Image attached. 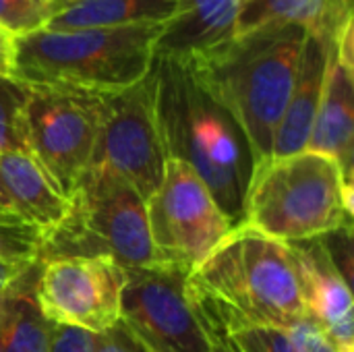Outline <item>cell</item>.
Returning a JSON list of instances; mask_svg holds the SVG:
<instances>
[{
  "instance_id": "obj_1",
  "label": "cell",
  "mask_w": 354,
  "mask_h": 352,
  "mask_svg": "<svg viewBox=\"0 0 354 352\" xmlns=\"http://www.w3.org/2000/svg\"><path fill=\"white\" fill-rule=\"evenodd\" d=\"M187 284L212 338L239 326L290 330L309 317L286 243L245 224L218 243Z\"/></svg>"
},
{
  "instance_id": "obj_2",
  "label": "cell",
  "mask_w": 354,
  "mask_h": 352,
  "mask_svg": "<svg viewBox=\"0 0 354 352\" xmlns=\"http://www.w3.org/2000/svg\"><path fill=\"white\" fill-rule=\"evenodd\" d=\"M305 35L307 29L295 23L268 25L185 60L197 83L243 131L253 166L272 158Z\"/></svg>"
},
{
  "instance_id": "obj_3",
  "label": "cell",
  "mask_w": 354,
  "mask_h": 352,
  "mask_svg": "<svg viewBox=\"0 0 354 352\" xmlns=\"http://www.w3.org/2000/svg\"><path fill=\"white\" fill-rule=\"evenodd\" d=\"M151 77L166 160L187 164L203 180L232 228L239 226L253 172V156L243 131L197 83L185 62L156 56Z\"/></svg>"
},
{
  "instance_id": "obj_4",
  "label": "cell",
  "mask_w": 354,
  "mask_h": 352,
  "mask_svg": "<svg viewBox=\"0 0 354 352\" xmlns=\"http://www.w3.org/2000/svg\"><path fill=\"white\" fill-rule=\"evenodd\" d=\"M166 25L116 29H35L12 41L10 77L25 85L118 93L143 81Z\"/></svg>"
},
{
  "instance_id": "obj_5",
  "label": "cell",
  "mask_w": 354,
  "mask_h": 352,
  "mask_svg": "<svg viewBox=\"0 0 354 352\" xmlns=\"http://www.w3.org/2000/svg\"><path fill=\"white\" fill-rule=\"evenodd\" d=\"M241 224L282 243L353 226V180L334 160L313 151L270 158L253 166Z\"/></svg>"
},
{
  "instance_id": "obj_6",
  "label": "cell",
  "mask_w": 354,
  "mask_h": 352,
  "mask_svg": "<svg viewBox=\"0 0 354 352\" xmlns=\"http://www.w3.org/2000/svg\"><path fill=\"white\" fill-rule=\"evenodd\" d=\"M73 255H108L122 270L156 266L147 203L106 168L83 172L68 195L66 218L41 234L39 263Z\"/></svg>"
},
{
  "instance_id": "obj_7",
  "label": "cell",
  "mask_w": 354,
  "mask_h": 352,
  "mask_svg": "<svg viewBox=\"0 0 354 352\" xmlns=\"http://www.w3.org/2000/svg\"><path fill=\"white\" fill-rule=\"evenodd\" d=\"M106 98L75 87L27 85V147L66 197L91 162Z\"/></svg>"
},
{
  "instance_id": "obj_8",
  "label": "cell",
  "mask_w": 354,
  "mask_h": 352,
  "mask_svg": "<svg viewBox=\"0 0 354 352\" xmlns=\"http://www.w3.org/2000/svg\"><path fill=\"white\" fill-rule=\"evenodd\" d=\"M189 274L166 263L124 270L120 324L147 352H212L214 338L191 299Z\"/></svg>"
},
{
  "instance_id": "obj_9",
  "label": "cell",
  "mask_w": 354,
  "mask_h": 352,
  "mask_svg": "<svg viewBox=\"0 0 354 352\" xmlns=\"http://www.w3.org/2000/svg\"><path fill=\"white\" fill-rule=\"evenodd\" d=\"M156 263L193 272L232 230L203 180L183 162L166 160L164 178L147 201Z\"/></svg>"
},
{
  "instance_id": "obj_10",
  "label": "cell",
  "mask_w": 354,
  "mask_h": 352,
  "mask_svg": "<svg viewBox=\"0 0 354 352\" xmlns=\"http://www.w3.org/2000/svg\"><path fill=\"white\" fill-rule=\"evenodd\" d=\"M89 166L118 174L145 203L162 185L166 151L156 118L151 71L137 85L106 98Z\"/></svg>"
},
{
  "instance_id": "obj_11",
  "label": "cell",
  "mask_w": 354,
  "mask_h": 352,
  "mask_svg": "<svg viewBox=\"0 0 354 352\" xmlns=\"http://www.w3.org/2000/svg\"><path fill=\"white\" fill-rule=\"evenodd\" d=\"M124 270L108 255H73L44 261L33 286L46 319L100 334L120 322Z\"/></svg>"
},
{
  "instance_id": "obj_12",
  "label": "cell",
  "mask_w": 354,
  "mask_h": 352,
  "mask_svg": "<svg viewBox=\"0 0 354 352\" xmlns=\"http://www.w3.org/2000/svg\"><path fill=\"white\" fill-rule=\"evenodd\" d=\"M307 315L326 332L336 352H354L351 284L332 266L319 239L286 243Z\"/></svg>"
},
{
  "instance_id": "obj_13",
  "label": "cell",
  "mask_w": 354,
  "mask_h": 352,
  "mask_svg": "<svg viewBox=\"0 0 354 352\" xmlns=\"http://www.w3.org/2000/svg\"><path fill=\"white\" fill-rule=\"evenodd\" d=\"M338 29L307 31L299 66H297V75H295V83L290 89V98H288L286 110L282 114V120L274 139L272 160L288 158L307 149L313 122L322 104L324 87H326L332 41Z\"/></svg>"
},
{
  "instance_id": "obj_14",
  "label": "cell",
  "mask_w": 354,
  "mask_h": 352,
  "mask_svg": "<svg viewBox=\"0 0 354 352\" xmlns=\"http://www.w3.org/2000/svg\"><path fill=\"white\" fill-rule=\"evenodd\" d=\"M241 4L243 0H178L156 44V56L185 62L232 39Z\"/></svg>"
},
{
  "instance_id": "obj_15",
  "label": "cell",
  "mask_w": 354,
  "mask_h": 352,
  "mask_svg": "<svg viewBox=\"0 0 354 352\" xmlns=\"http://www.w3.org/2000/svg\"><path fill=\"white\" fill-rule=\"evenodd\" d=\"M336 39V37H334ZM354 141V68L346 66L332 41L326 87L305 151L334 160L342 174L353 180Z\"/></svg>"
},
{
  "instance_id": "obj_16",
  "label": "cell",
  "mask_w": 354,
  "mask_h": 352,
  "mask_svg": "<svg viewBox=\"0 0 354 352\" xmlns=\"http://www.w3.org/2000/svg\"><path fill=\"white\" fill-rule=\"evenodd\" d=\"M0 176L17 216L41 234L54 230L68 214V197L29 151L0 154Z\"/></svg>"
},
{
  "instance_id": "obj_17",
  "label": "cell",
  "mask_w": 354,
  "mask_h": 352,
  "mask_svg": "<svg viewBox=\"0 0 354 352\" xmlns=\"http://www.w3.org/2000/svg\"><path fill=\"white\" fill-rule=\"evenodd\" d=\"M178 0H56L48 29H116L166 25Z\"/></svg>"
},
{
  "instance_id": "obj_18",
  "label": "cell",
  "mask_w": 354,
  "mask_h": 352,
  "mask_svg": "<svg viewBox=\"0 0 354 352\" xmlns=\"http://www.w3.org/2000/svg\"><path fill=\"white\" fill-rule=\"evenodd\" d=\"M348 17H353V0H243L234 35L280 23L328 31L338 29Z\"/></svg>"
},
{
  "instance_id": "obj_19",
  "label": "cell",
  "mask_w": 354,
  "mask_h": 352,
  "mask_svg": "<svg viewBox=\"0 0 354 352\" xmlns=\"http://www.w3.org/2000/svg\"><path fill=\"white\" fill-rule=\"evenodd\" d=\"M41 263L33 266L23 280L0 301V352H48L54 324L35 303L33 286Z\"/></svg>"
},
{
  "instance_id": "obj_20",
  "label": "cell",
  "mask_w": 354,
  "mask_h": 352,
  "mask_svg": "<svg viewBox=\"0 0 354 352\" xmlns=\"http://www.w3.org/2000/svg\"><path fill=\"white\" fill-rule=\"evenodd\" d=\"M25 102L27 85L12 77L0 75V154L29 151L23 120Z\"/></svg>"
},
{
  "instance_id": "obj_21",
  "label": "cell",
  "mask_w": 354,
  "mask_h": 352,
  "mask_svg": "<svg viewBox=\"0 0 354 352\" xmlns=\"http://www.w3.org/2000/svg\"><path fill=\"white\" fill-rule=\"evenodd\" d=\"M56 0H0V27L12 37L46 27Z\"/></svg>"
},
{
  "instance_id": "obj_22",
  "label": "cell",
  "mask_w": 354,
  "mask_h": 352,
  "mask_svg": "<svg viewBox=\"0 0 354 352\" xmlns=\"http://www.w3.org/2000/svg\"><path fill=\"white\" fill-rule=\"evenodd\" d=\"M224 338L230 340L236 352H303L288 330L274 326H239Z\"/></svg>"
},
{
  "instance_id": "obj_23",
  "label": "cell",
  "mask_w": 354,
  "mask_h": 352,
  "mask_svg": "<svg viewBox=\"0 0 354 352\" xmlns=\"http://www.w3.org/2000/svg\"><path fill=\"white\" fill-rule=\"evenodd\" d=\"M41 232L25 222L0 224V261H39Z\"/></svg>"
},
{
  "instance_id": "obj_24",
  "label": "cell",
  "mask_w": 354,
  "mask_h": 352,
  "mask_svg": "<svg viewBox=\"0 0 354 352\" xmlns=\"http://www.w3.org/2000/svg\"><path fill=\"white\" fill-rule=\"evenodd\" d=\"M332 266L338 270V274L344 278L346 284L353 280V226L332 230L324 237H319Z\"/></svg>"
},
{
  "instance_id": "obj_25",
  "label": "cell",
  "mask_w": 354,
  "mask_h": 352,
  "mask_svg": "<svg viewBox=\"0 0 354 352\" xmlns=\"http://www.w3.org/2000/svg\"><path fill=\"white\" fill-rule=\"evenodd\" d=\"M288 334L303 352H336L332 340L326 336V332L311 317L292 326L288 330Z\"/></svg>"
},
{
  "instance_id": "obj_26",
  "label": "cell",
  "mask_w": 354,
  "mask_h": 352,
  "mask_svg": "<svg viewBox=\"0 0 354 352\" xmlns=\"http://www.w3.org/2000/svg\"><path fill=\"white\" fill-rule=\"evenodd\" d=\"M48 352H93V334L79 328L54 324Z\"/></svg>"
},
{
  "instance_id": "obj_27",
  "label": "cell",
  "mask_w": 354,
  "mask_h": 352,
  "mask_svg": "<svg viewBox=\"0 0 354 352\" xmlns=\"http://www.w3.org/2000/svg\"><path fill=\"white\" fill-rule=\"evenodd\" d=\"M93 352H147L131 332L118 322L116 326L93 334Z\"/></svg>"
},
{
  "instance_id": "obj_28",
  "label": "cell",
  "mask_w": 354,
  "mask_h": 352,
  "mask_svg": "<svg viewBox=\"0 0 354 352\" xmlns=\"http://www.w3.org/2000/svg\"><path fill=\"white\" fill-rule=\"evenodd\" d=\"M39 261H0V301L6 297V293L17 286L23 276L37 266Z\"/></svg>"
},
{
  "instance_id": "obj_29",
  "label": "cell",
  "mask_w": 354,
  "mask_h": 352,
  "mask_svg": "<svg viewBox=\"0 0 354 352\" xmlns=\"http://www.w3.org/2000/svg\"><path fill=\"white\" fill-rule=\"evenodd\" d=\"M12 41L15 37L0 27V75L10 77V64H12Z\"/></svg>"
},
{
  "instance_id": "obj_30",
  "label": "cell",
  "mask_w": 354,
  "mask_h": 352,
  "mask_svg": "<svg viewBox=\"0 0 354 352\" xmlns=\"http://www.w3.org/2000/svg\"><path fill=\"white\" fill-rule=\"evenodd\" d=\"M0 214H2V216H8V218H17V220H21V218L17 216V212H15V207H12L10 199H8V193H6V189H4L2 176H0Z\"/></svg>"
},
{
  "instance_id": "obj_31",
  "label": "cell",
  "mask_w": 354,
  "mask_h": 352,
  "mask_svg": "<svg viewBox=\"0 0 354 352\" xmlns=\"http://www.w3.org/2000/svg\"><path fill=\"white\" fill-rule=\"evenodd\" d=\"M212 352H236V349L230 344L228 338L224 336H214V346H212Z\"/></svg>"
},
{
  "instance_id": "obj_32",
  "label": "cell",
  "mask_w": 354,
  "mask_h": 352,
  "mask_svg": "<svg viewBox=\"0 0 354 352\" xmlns=\"http://www.w3.org/2000/svg\"><path fill=\"white\" fill-rule=\"evenodd\" d=\"M2 222H23V220H17V218H8V216H2V214H0V224H2Z\"/></svg>"
}]
</instances>
